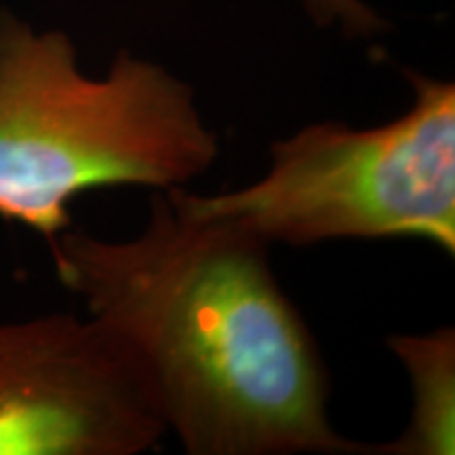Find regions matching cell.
Segmentation results:
<instances>
[{
	"mask_svg": "<svg viewBox=\"0 0 455 455\" xmlns=\"http://www.w3.org/2000/svg\"><path fill=\"white\" fill-rule=\"evenodd\" d=\"M268 247L158 190L138 236L68 228L49 249L60 283L138 358L190 455L373 453L333 428L327 365Z\"/></svg>",
	"mask_w": 455,
	"mask_h": 455,
	"instance_id": "cell-1",
	"label": "cell"
},
{
	"mask_svg": "<svg viewBox=\"0 0 455 455\" xmlns=\"http://www.w3.org/2000/svg\"><path fill=\"white\" fill-rule=\"evenodd\" d=\"M220 155L190 84L118 53L104 78L78 66L60 30L0 11V220L51 247L70 203L98 188H184Z\"/></svg>",
	"mask_w": 455,
	"mask_h": 455,
	"instance_id": "cell-2",
	"label": "cell"
},
{
	"mask_svg": "<svg viewBox=\"0 0 455 455\" xmlns=\"http://www.w3.org/2000/svg\"><path fill=\"white\" fill-rule=\"evenodd\" d=\"M415 98L369 129L316 123L275 141L264 178L220 195L171 188L188 218L220 221L266 244L422 238L455 253V87L409 74Z\"/></svg>",
	"mask_w": 455,
	"mask_h": 455,
	"instance_id": "cell-3",
	"label": "cell"
},
{
	"mask_svg": "<svg viewBox=\"0 0 455 455\" xmlns=\"http://www.w3.org/2000/svg\"><path fill=\"white\" fill-rule=\"evenodd\" d=\"M167 432L138 358L93 316L0 323V455H138Z\"/></svg>",
	"mask_w": 455,
	"mask_h": 455,
	"instance_id": "cell-4",
	"label": "cell"
},
{
	"mask_svg": "<svg viewBox=\"0 0 455 455\" xmlns=\"http://www.w3.org/2000/svg\"><path fill=\"white\" fill-rule=\"evenodd\" d=\"M390 350L413 388L409 426L395 443L375 445L382 455H453L455 451V331L395 335Z\"/></svg>",
	"mask_w": 455,
	"mask_h": 455,
	"instance_id": "cell-5",
	"label": "cell"
},
{
	"mask_svg": "<svg viewBox=\"0 0 455 455\" xmlns=\"http://www.w3.org/2000/svg\"><path fill=\"white\" fill-rule=\"evenodd\" d=\"M318 26H339L348 36H373L386 28L382 17L363 0H299Z\"/></svg>",
	"mask_w": 455,
	"mask_h": 455,
	"instance_id": "cell-6",
	"label": "cell"
}]
</instances>
